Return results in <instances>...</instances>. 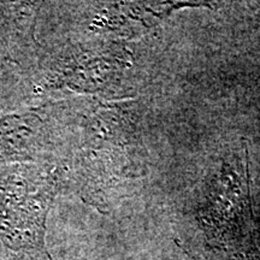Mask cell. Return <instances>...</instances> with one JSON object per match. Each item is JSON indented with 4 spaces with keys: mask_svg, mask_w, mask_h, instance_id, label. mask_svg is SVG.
Instances as JSON below:
<instances>
[{
    "mask_svg": "<svg viewBox=\"0 0 260 260\" xmlns=\"http://www.w3.org/2000/svg\"><path fill=\"white\" fill-rule=\"evenodd\" d=\"M69 183L65 162L0 167V260H51L47 214Z\"/></svg>",
    "mask_w": 260,
    "mask_h": 260,
    "instance_id": "6da1fadb",
    "label": "cell"
},
{
    "mask_svg": "<svg viewBox=\"0 0 260 260\" xmlns=\"http://www.w3.org/2000/svg\"><path fill=\"white\" fill-rule=\"evenodd\" d=\"M40 4L32 2H0V61L30 69L41 46L35 38Z\"/></svg>",
    "mask_w": 260,
    "mask_h": 260,
    "instance_id": "277c9868",
    "label": "cell"
},
{
    "mask_svg": "<svg viewBox=\"0 0 260 260\" xmlns=\"http://www.w3.org/2000/svg\"><path fill=\"white\" fill-rule=\"evenodd\" d=\"M82 102L47 103L0 116V167L68 162Z\"/></svg>",
    "mask_w": 260,
    "mask_h": 260,
    "instance_id": "7a4b0ae2",
    "label": "cell"
},
{
    "mask_svg": "<svg viewBox=\"0 0 260 260\" xmlns=\"http://www.w3.org/2000/svg\"><path fill=\"white\" fill-rule=\"evenodd\" d=\"M201 219L214 236L241 233L251 218L246 149L232 152L207 181Z\"/></svg>",
    "mask_w": 260,
    "mask_h": 260,
    "instance_id": "3957f363",
    "label": "cell"
}]
</instances>
